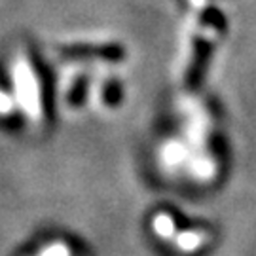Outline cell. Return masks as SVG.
<instances>
[{
  "instance_id": "cell-1",
  "label": "cell",
  "mask_w": 256,
  "mask_h": 256,
  "mask_svg": "<svg viewBox=\"0 0 256 256\" xmlns=\"http://www.w3.org/2000/svg\"><path fill=\"white\" fill-rule=\"evenodd\" d=\"M152 232L178 256L202 254L214 239V232L205 220L192 218L178 209L156 212L152 218Z\"/></svg>"
},
{
  "instance_id": "cell-2",
  "label": "cell",
  "mask_w": 256,
  "mask_h": 256,
  "mask_svg": "<svg viewBox=\"0 0 256 256\" xmlns=\"http://www.w3.org/2000/svg\"><path fill=\"white\" fill-rule=\"evenodd\" d=\"M12 84L16 104L25 114V118L30 124H40L44 118L42 88L32 64L23 52H19L12 63Z\"/></svg>"
},
{
  "instance_id": "cell-3",
  "label": "cell",
  "mask_w": 256,
  "mask_h": 256,
  "mask_svg": "<svg viewBox=\"0 0 256 256\" xmlns=\"http://www.w3.org/2000/svg\"><path fill=\"white\" fill-rule=\"evenodd\" d=\"M38 256H72L70 254V248L64 241H52L48 243L46 247L42 248Z\"/></svg>"
},
{
  "instance_id": "cell-4",
  "label": "cell",
  "mask_w": 256,
  "mask_h": 256,
  "mask_svg": "<svg viewBox=\"0 0 256 256\" xmlns=\"http://www.w3.org/2000/svg\"><path fill=\"white\" fill-rule=\"evenodd\" d=\"M16 106L18 104H16L14 95H10L4 90H0V116H12Z\"/></svg>"
}]
</instances>
